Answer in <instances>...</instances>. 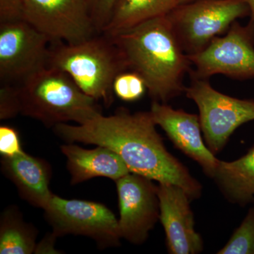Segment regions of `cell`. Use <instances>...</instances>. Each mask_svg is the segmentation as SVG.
<instances>
[{
	"label": "cell",
	"mask_w": 254,
	"mask_h": 254,
	"mask_svg": "<svg viewBox=\"0 0 254 254\" xmlns=\"http://www.w3.org/2000/svg\"><path fill=\"white\" fill-rule=\"evenodd\" d=\"M151 113H131L120 108L114 115H98L82 125L59 124L55 134L68 143L95 144L113 150L132 173L158 183L183 189L190 200L198 199L203 187L188 169L165 148Z\"/></svg>",
	"instance_id": "6da1fadb"
},
{
	"label": "cell",
	"mask_w": 254,
	"mask_h": 254,
	"mask_svg": "<svg viewBox=\"0 0 254 254\" xmlns=\"http://www.w3.org/2000/svg\"><path fill=\"white\" fill-rule=\"evenodd\" d=\"M110 36L121 51L128 69L144 80L153 101L167 103L185 93L184 79L192 69L191 63L167 16Z\"/></svg>",
	"instance_id": "7a4b0ae2"
},
{
	"label": "cell",
	"mask_w": 254,
	"mask_h": 254,
	"mask_svg": "<svg viewBox=\"0 0 254 254\" xmlns=\"http://www.w3.org/2000/svg\"><path fill=\"white\" fill-rule=\"evenodd\" d=\"M48 67L67 73L86 94L108 107L114 101V80L128 70L113 38L105 33L77 44L52 42Z\"/></svg>",
	"instance_id": "3957f363"
},
{
	"label": "cell",
	"mask_w": 254,
	"mask_h": 254,
	"mask_svg": "<svg viewBox=\"0 0 254 254\" xmlns=\"http://www.w3.org/2000/svg\"><path fill=\"white\" fill-rule=\"evenodd\" d=\"M21 114L48 127L75 122L82 125L102 115L98 101L86 94L67 73L43 68L17 85Z\"/></svg>",
	"instance_id": "277c9868"
},
{
	"label": "cell",
	"mask_w": 254,
	"mask_h": 254,
	"mask_svg": "<svg viewBox=\"0 0 254 254\" xmlns=\"http://www.w3.org/2000/svg\"><path fill=\"white\" fill-rule=\"evenodd\" d=\"M250 15L247 0H193L179 4L167 17L182 48L190 55L225 34L239 18Z\"/></svg>",
	"instance_id": "5b68a950"
},
{
	"label": "cell",
	"mask_w": 254,
	"mask_h": 254,
	"mask_svg": "<svg viewBox=\"0 0 254 254\" xmlns=\"http://www.w3.org/2000/svg\"><path fill=\"white\" fill-rule=\"evenodd\" d=\"M190 77L185 93L198 107L205 144L217 154L237 128L254 121V100L229 96L215 90L209 79Z\"/></svg>",
	"instance_id": "8992f818"
},
{
	"label": "cell",
	"mask_w": 254,
	"mask_h": 254,
	"mask_svg": "<svg viewBox=\"0 0 254 254\" xmlns=\"http://www.w3.org/2000/svg\"><path fill=\"white\" fill-rule=\"evenodd\" d=\"M188 57L192 65L190 76L209 79L222 74L240 81L254 78V23L235 21L225 34Z\"/></svg>",
	"instance_id": "52a82bcc"
},
{
	"label": "cell",
	"mask_w": 254,
	"mask_h": 254,
	"mask_svg": "<svg viewBox=\"0 0 254 254\" xmlns=\"http://www.w3.org/2000/svg\"><path fill=\"white\" fill-rule=\"evenodd\" d=\"M43 210L53 233L58 237L67 235L88 237L102 248L120 245L118 219L106 205L53 194Z\"/></svg>",
	"instance_id": "ba28073f"
},
{
	"label": "cell",
	"mask_w": 254,
	"mask_h": 254,
	"mask_svg": "<svg viewBox=\"0 0 254 254\" xmlns=\"http://www.w3.org/2000/svg\"><path fill=\"white\" fill-rule=\"evenodd\" d=\"M51 43L23 18L0 21L1 84H21L48 67Z\"/></svg>",
	"instance_id": "9c48e42d"
},
{
	"label": "cell",
	"mask_w": 254,
	"mask_h": 254,
	"mask_svg": "<svg viewBox=\"0 0 254 254\" xmlns=\"http://www.w3.org/2000/svg\"><path fill=\"white\" fill-rule=\"evenodd\" d=\"M21 18L52 42L77 44L100 33L86 0H22Z\"/></svg>",
	"instance_id": "30bf717a"
},
{
	"label": "cell",
	"mask_w": 254,
	"mask_h": 254,
	"mask_svg": "<svg viewBox=\"0 0 254 254\" xmlns=\"http://www.w3.org/2000/svg\"><path fill=\"white\" fill-rule=\"evenodd\" d=\"M115 182L120 235L130 243L142 245L160 220L158 185L149 178L132 173Z\"/></svg>",
	"instance_id": "8fae6325"
},
{
	"label": "cell",
	"mask_w": 254,
	"mask_h": 254,
	"mask_svg": "<svg viewBox=\"0 0 254 254\" xmlns=\"http://www.w3.org/2000/svg\"><path fill=\"white\" fill-rule=\"evenodd\" d=\"M160 220L165 230L167 249L171 254H198L203 241L195 230L190 198L181 187L158 183Z\"/></svg>",
	"instance_id": "7c38bea8"
},
{
	"label": "cell",
	"mask_w": 254,
	"mask_h": 254,
	"mask_svg": "<svg viewBox=\"0 0 254 254\" xmlns=\"http://www.w3.org/2000/svg\"><path fill=\"white\" fill-rule=\"evenodd\" d=\"M150 113L177 149L194 160L207 176L213 179L219 161L202 137L199 116L175 109L167 103L153 101Z\"/></svg>",
	"instance_id": "4fadbf2b"
},
{
	"label": "cell",
	"mask_w": 254,
	"mask_h": 254,
	"mask_svg": "<svg viewBox=\"0 0 254 254\" xmlns=\"http://www.w3.org/2000/svg\"><path fill=\"white\" fill-rule=\"evenodd\" d=\"M1 158V170L14 184L20 196L33 206L46 208L53 195L50 190L52 170L49 163L24 151Z\"/></svg>",
	"instance_id": "5bb4252c"
},
{
	"label": "cell",
	"mask_w": 254,
	"mask_h": 254,
	"mask_svg": "<svg viewBox=\"0 0 254 254\" xmlns=\"http://www.w3.org/2000/svg\"><path fill=\"white\" fill-rule=\"evenodd\" d=\"M61 150L67 160L66 168L72 185L98 177L116 182L131 173L123 159L106 147L98 145L88 150L68 143L62 145Z\"/></svg>",
	"instance_id": "9a60e30c"
},
{
	"label": "cell",
	"mask_w": 254,
	"mask_h": 254,
	"mask_svg": "<svg viewBox=\"0 0 254 254\" xmlns=\"http://www.w3.org/2000/svg\"><path fill=\"white\" fill-rule=\"evenodd\" d=\"M213 180L230 203L245 206L254 200V145L236 160H220Z\"/></svg>",
	"instance_id": "2e32d148"
},
{
	"label": "cell",
	"mask_w": 254,
	"mask_h": 254,
	"mask_svg": "<svg viewBox=\"0 0 254 254\" xmlns=\"http://www.w3.org/2000/svg\"><path fill=\"white\" fill-rule=\"evenodd\" d=\"M179 0H118L103 33L114 34L153 18L168 16Z\"/></svg>",
	"instance_id": "e0dca14e"
},
{
	"label": "cell",
	"mask_w": 254,
	"mask_h": 254,
	"mask_svg": "<svg viewBox=\"0 0 254 254\" xmlns=\"http://www.w3.org/2000/svg\"><path fill=\"white\" fill-rule=\"evenodd\" d=\"M38 231L23 220L16 206L8 207L0 220V254H31L36 247Z\"/></svg>",
	"instance_id": "ac0fdd59"
},
{
	"label": "cell",
	"mask_w": 254,
	"mask_h": 254,
	"mask_svg": "<svg viewBox=\"0 0 254 254\" xmlns=\"http://www.w3.org/2000/svg\"><path fill=\"white\" fill-rule=\"evenodd\" d=\"M218 254H254V205Z\"/></svg>",
	"instance_id": "d6986e66"
},
{
	"label": "cell",
	"mask_w": 254,
	"mask_h": 254,
	"mask_svg": "<svg viewBox=\"0 0 254 254\" xmlns=\"http://www.w3.org/2000/svg\"><path fill=\"white\" fill-rule=\"evenodd\" d=\"M113 89L114 94L125 102L141 99L145 92L148 91L143 78L131 70L119 73L114 80Z\"/></svg>",
	"instance_id": "ffe728a7"
},
{
	"label": "cell",
	"mask_w": 254,
	"mask_h": 254,
	"mask_svg": "<svg viewBox=\"0 0 254 254\" xmlns=\"http://www.w3.org/2000/svg\"><path fill=\"white\" fill-rule=\"evenodd\" d=\"M21 114V101L17 85L1 84L0 120L15 118Z\"/></svg>",
	"instance_id": "44dd1931"
},
{
	"label": "cell",
	"mask_w": 254,
	"mask_h": 254,
	"mask_svg": "<svg viewBox=\"0 0 254 254\" xmlns=\"http://www.w3.org/2000/svg\"><path fill=\"white\" fill-rule=\"evenodd\" d=\"M118 0H86L92 19L99 33L108 26Z\"/></svg>",
	"instance_id": "7402d4cb"
},
{
	"label": "cell",
	"mask_w": 254,
	"mask_h": 254,
	"mask_svg": "<svg viewBox=\"0 0 254 254\" xmlns=\"http://www.w3.org/2000/svg\"><path fill=\"white\" fill-rule=\"evenodd\" d=\"M19 133L14 127H0V153L1 157H12L23 152Z\"/></svg>",
	"instance_id": "603a6c76"
},
{
	"label": "cell",
	"mask_w": 254,
	"mask_h": 254,
	"mask_svg": "<svg viewBox=\"0 0 254 254\" xmlns=\"http://www.w3.org/2000/svg\"><path fill=\"white\" fill-rule=\"evenodd\" d=\"M22 0H0V21L21 18Z\"/></svg>",
	"instance_id": "cb8c5ba5"
},
{
	"label": "cell",
	"mask_w": 254,
	"mask_h": 254,
	"mask_svg": "<svg viewBox=\"0 0 254 254\" xmlns=\"http://www.w3.org/2000/svg\"><path fill=\"white\" fill-rule=\"evenodd\" d=\"M58 237L54 233L49 234L44 237L39 243L37 244L35 254H60L55 249V244Z\"/></svg>",
	"instance_id": "d4e9b609"
},
{
	"label": "cell",
	"mask_w": 254,
	"mask_h": 254,
	"mask_svg": "<svg viewBox=\"0 0 254 254\" xmlns=\"http://www.w3.org/2000/svg\"><path fill=\"white\" fill-rule=\"evenodd\" d=\"M248 2L249 6H250L251 11V21L254 23V0H247Z\"/></svg>",
	"instance_id": "484cf974"
},
{
	"label": "cell",
	"mask_w": 254,
	"mask_h": 254,
	"mask_svg": "<svg viewBox=\"0 0 254 254\" xmlns=\"http://www.w3.org/2000/svg\"><path fill=\"white\" fill-rule=\"evenodd\" d=\"M193 0H179V4H186V3L190 2Z\"/></svg>",
	"instance_id": "4316f807"
},
{
	"label": "cell",
	"mask_w": 254,
	"mask_h": 254,
	"mask_svg": "<svg viewBox=\"0 0 254 254\" xmlns=\"http://www.w3.org/2000/svg\"></svg>",
	"instance_id": "83f0119b"
}]
</instances>
